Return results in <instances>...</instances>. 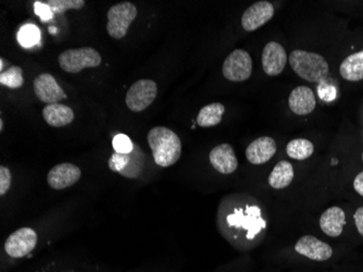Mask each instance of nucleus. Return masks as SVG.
<instances>
[{
	"label": "nucleus",
	"instance_id": "obj_27",
	"mask_svg": "<svg viewBox=\"0 0 363 272\" xmlns=\"http://www.w3.org/2000/svg\"><path fill=\"white\" fill-rule=\"evenodd\" d=\"M133 142L128 138V135L120 134L116 135L113 140H112V146H113L114 151L117 153H121V154H128L132 153L134 149Z\"/></svg>",
	"mask_w": 363,
	"mask_h": 272
},
{
	"label": "nucleus",
	"instance_id": "obj_32",
	"mask_svg": "<svg viewBox=\"0 0 363 272\" xmlns=\"http://www.w3.org/2000/svg\"><path fill=\"white\" fill-rule=\"evenodd\" d=\"M354 187L359 195L363 196V171L354 178Z\"/></svg>",
	"mask_w": 363,
	"mask_h": 272
},
{
	"label": "nucleus",
	"instance_id": "obj_18",
	"mask_svg": "<svg viewBox=\"0 0 363 272\" xmlns=\"http://www.w3.org/2000/svg\"><path fill=\"white\" fill-rule=\"evenodd\" d=\"M345 224H346V214L342 208L336 206L325 210L320 219L321 230L331 237L340 236L344 230Z\"/></svg>",
	"mask_w": 363,
	"mask_h": 272
},
{
	"label": "nucleus",
	"instance_id": "obj_34",
	"mask_svg": "<svg viewBox=\"0 0 363 272\" xmlns=\"http://www.w3.org/2000/svg\"><path fill=\"white\" fill-rule=\"evenodd\" d=\"M4 129V121L3 118L0 119V130L3 131Z\"/></svg>",
	"mask_w": 363,
	"mask_h": 272
},
{
	"label": "nucleus",
	"instance_id": "obj_17",
	"mask_svg": "<svg viewBox=\"0 0 363 272\" xmlns=\"http://www.w3.org/2000/svg\"><path fill=\"white\" fill-rule=\"evenodd\" d=\"M315 93L308 87H298L291 91L289 97V109L297 116H307L315 110Z\"/></svg>",
	"mask_w": 363,
	"mask_h": 272
},
{
	"label": "nucleus",
	"instance_id": "obj_26",
	"mask_svg": "<svg viewBox=\"0 0 363 272\" xmlns=\"http://www.w3.org/2000/svg\"><path fill=\"white\" fill-rule=\"evenodd\" d=\"M46 4L54 14L63 13L67 10L82 9L86 3L84 0H49V1H46Z\"/></svg>",
	"mask_w": 363,
	"mask_h": 272
},
{
	"label": "nucleus",
	"instance_id": "obj_35",
	"mask_svg": "<svg viewBox=\"0 0 363 272\" xmlns=\"http://www.w3.org/2000/svg\"><path fill=\"white\" fill-rule=\"evenodd\" d=\"M362 161H363V153H362Z\"/></svg>",
	"mask_w": 363,
	"mask_h": 272
},
{
	"label": "nucleus",
	"instance_id": "obj_6",
	"mask_svg": "<svg viewBox=\"0 0 363 272\" xmlns=\"http://www.w3.org/2000/svg\"><path fill=\"white\" fill-rule=\"evenodd\" d=\"M226 222L230 228L245 229L250 240L267 227L266 221L261 218L260 208L256 206H246L245 212L238 208L233 214H228Z\"/></svg>",
	"mask_w": 363,
	"mask_h": 272
},
{
	"label": "nucleus",
	"instance_id": "obj_22",
	"mask_svg": "<svg viewBox=\"0 0 363 272\" xmlns=\"http://www.w3.org/2000/svg\"><path fill=\"white\" fill-rule=\"evenodd\" d=\"M225 108L221 103H213L201 108L198 114L197 124L201 128L218 126L221 122Z\"/></svg>",
	"mask_w": 363,
	"mask_h": 272
},
{
	"label": "nucleus",
	"instance_id": "obj_24",
	"mask_svg": "<svg viewBox=\"0 0 363 272\" xmlns=\"http://www.w3.org/2000/svg\"><path fill=\"white\" fill-rule=\"evenodd\" d=\"M0 84L9 89H20L23 87V70L18 65L7 67L3 73H0Z\"/></svg>",
	"mask_w": 363,
	"mask_h": 272
},
{
	"label": "nucleus",
	"instance_id": "obj_16",
	"mask_svg": "<svg viewBox=\"0 0 363 272\" xmlns=\"http://www.w3.org/2000/svg\"><path fill=\"white\" fill-rule=\"evenodd\" d=\"M277 153V143L270 136H262L250 143L246 149V158L252 165L268 163Z\"/></svg>",
	"mask_w": 363,
	"mask_h": 272
},
{
	"label": "nucleus",
	"instance_id": "obj_3",
	"mask_svg": "<svg viewBox=\"0 0 363 272\" xmlns=\"http://www.w3.org/2000/svg\"><path fill=\"white\" fill-rule=\"evenodd\" d=\"M101 61V54L91 47L68 49L61 53L58 58L61 69L68 73H79L87 67H97Z\"/></svg>",
	"mask_w": 363,
	"mask_h": 272
},
{
	"label": "nucleus",
	"instance_id": "obj_33",
	"mask_svg": "<svg viewBox=\"0 0 363 272\" xmlns=\"http://www.w3.org/2000/svg\"><path fill=\"white\" fill-rule=\"evenodd\" d=\"M0 63H1V65H0V73H3L4 71H5V65H6L5 59H4V58L0 59Z\"/></svg>",
	"mask_w": 363,
	"mask_h": 272
},
{
	"label": "nucleus",
	"instance_id": "obj_31",
	"mask_svg": "<svg viewBox=\"0 0 363 272\" xmlns=\"http://www.w3.org/2000/svg\"><path fill=\"white\" fill-rule=\"evenodd\" d=\"M354 224H356L357 230L363 236V207L358 208L354 214Z\"/></svg>",
	"mask_w": 363,
	"mask_h": 272
},
{
	"label": "nucleus",
	"instance_id": "obj_11",
	"mask_svg": "<svg viewBox=\"0 0 363 272\" xmlns=\"http://www.w3.org/2000/svg\"><path fill=\"white\" fill-rule=\"evenodd\" d=\"M274 16V7L269 1H257L247 8L242 16V26L247 32H254L268 23Z\"/></svg>",
	"mask_w": 363,
	"mask_h": 272
},
{
	"label": "nucleus",
	"instance_id": "obj_5",
	"mask_svg": "<svg viewBox=\"0 0 363 272\" xmlns=\"http://www.w3.org/2000/svg\"><path fill=\"white\" fill-rule=\"evenodd\" d=\"M138 16V8L130 1L112 6L108 11L107 32L112 38L121 40Z\"/></svg>",
	"mask_w": 363,
	"mask_h": 272
},
{
	"label": "nucleus",
	"instance_id": "obj_30",
	"mask_svg": "<svg viewBox=\"0 0 363 272\" xmlns=\"http://www.w3.org/2000/svg\"><path fill=\"white\" fill-rule=\"evenodd\" d=\"M318 89H319L320 97L323 100H333L337 95L335 87L328 85V84L322 83Z\"/></svg>",
	"mask_w": 363,
	"mask_h": 272
},
{
	"label": "nucleus",
	"instance_id": "obj_9",
	"mask_svg": "<svg viewBox=\"0 0 363 272\" xmlns=\"http://www.w3.org/2000/svg\"><path fill=\"white\" fill-rule=\"evenodd\" d=\"M38 234L30 228H21L9 235L5 243V251L12 259H22L35 249Z\"/></svg>",
	"mask_w": 363,
	"mask_h": 272
},
{
	"label": "nucleus",
	"instance_id": "obj_2",
	"mask_svg": "<svg viewBox=\"0 0 363 272\" xmlns=\"http://www.w3.org/2000/svg\"><path fill=\"white\" fill-rule=\"evenodd\" d=\"M294 72L311 83L323 82L330 72L328 61L321 55L296 49L289 56Z\"/></svg>",
	"mask_w": 363,
	"mask_h": 272
},
{
	"label": "nucleus",
	"instance_id": "obj_8",
	"mask_svg": "<svg viewBox=\"0 0 363 272\" xmlns=\"http://www.w3.org/2000/svg\"><path fill=\"white\" fill-rule=\"evenodd\" d=\"M222 72L228 81H246L252 73V57L244 49H235L224 60Z\"/></svg>",
	"mask_w": 363,
	"mask_h": 272
},
{
	"label": "nucleus",
	"instance_id": "obj_20",
	"mask_svg": "<svg viewBox=\"0 0 363 272\" xmlns=\"http://www.w3.org/2000/svg\"><path fill=\"white\" fill-rule=\"evenodd\" d=\"M342 79L350 82H359L363 80V50L350 55L342 61L340 67Z\"/></svg>",
	"mask_w": 363,
	"mask_h": 272
},
{
	"label": "nucleus",
	"instance_id": "obj_21",
	"mask_svg": "<svg viewBox=\"0 0 363 272\" xmlns=\"http://www.w3.org/2000/svg\"><path fill=\"white\" fill-rule=\"evenodd\" d=\"M294 180V168L291 163L286 161L277 163L272 173L269 175V184L275 190H282L287 187Z\"/></svg>",
	"mask_w": 363,
	"mask_h": 272
},
{
	"label": "nucleus",
	"instance_id": "obj_14",
	"mask_svg": "<svg viewBox=\"0 0 363 272\" xmlns=\"http://www.w3.org/2000/svg\"><path fill=\"white\" fill-rule=\"evenodd\" d=\"M295 251L303 256L315 261H324L331 259L333 249L317 237L306 235L296 243Z\"/></svg>",
	"mask_w": 363,
	"mask_h": 272
},
{
	"label": "nucleus",
	"instance_id": "obj_12",
	"mask_svg": "<svg viewBox=\"0 0 363 272\" xmlns=\"http://www.w3.org/2000/svg\"><path fill=\"white\" fill-rule=\"evenodd\" d=\"M81 169L77 165L69 163H59L49 171L47 182L52 189H68L81 179Z\"/></svg>",
	"mask_w": 363,
	"mask_h": 272
},
{
	"label": "nucleus",
	"instance_id": "obj_28",
	"mask_svg": "<svg viewBox=\"0 0 363 272\" xmlns=\"http://www.w3.org/2000/svg\"><path fill=\"white\" fill-rule=\"evenodd\" d=\"M11 173L8 168L1 165L0 167V195L4 196L9 191L11 186Z\"/></svg>",
	"mask_w": 363,
	"mask_h": 272
},
{
	"label": "nucleus",
	"instance_id": "obj_1",
	"mask_svg": "<svg viewBox=\"0 0 363 272\" xmlns=\"http://www.w3.org/2000/svg\"><path fill=\"white\" fill-rule=\"evenodd\" d=\"M155 163L167 168L177 163L182 154V143L177 134L166 126H156L147 135Z\"/></svg>",
	"mask_w": 363,
	"mask_h": 272
},
{
	"label": "nucleus",
	"instance_id": "obj_23",
	"mask_svg": "<svg viewBox=\"0 0 363 272\" xmlns=\"http://www.w3.org/2000/svg\"><path fill=\"white\" fill-rule=\"evenodd\" d=\"M315 151V146L306 138H296L287 144L286 153L295 161H305L311 157Z\"/></svg>",
	"mask_w": 363,
	"mask_h": 272
},
{
	"label": "nucleus",
	"instance_id": "obj_19",
	"mask_svg": "<svg viewBox=\"0 0 363 272\" xmlns=\"http://www.w3.org/2000/svg\"><path fill=\"white\" fill-rule=\"evenodd\" d=\"M43 118L50 126L61 128L69 126L74 120V112L68 106L62 104H50L43 109Z\"/></svg>",
	"mask_w": 363,
	"mask_h": 272
},
{
	"label": "nucleus",
	"instance_id": "obj_10",
	"mask_svg": "<svg viewBox=\"0 0 363 272\" xmlns=\"http://www.w3.org/2000/svg\"><path fill=\"white\" fill-rule=\"evenodd\" d=\"M33 91L36 97L47 105L59 103L67 98L58 82L49 73H42L35 77L33 82Z\"/></svg>",
	"mask_w": 363,
	"mask_h": 272
},
{
	"label": "nucleus",
	"instance_id": "obj_7",
	"mask_svg": "<svg viewBox=\"0 0 363 272\" xmlns=\"http://www.w3.org/2000/svg\"><path fill=\"white\" fill-rule=\"evenodd\" d=\"M158 94L156 82L152 80H140L128 89L125 103L130 111H144L150 107Z\"/></svg>",
	"mask_w": 363,
	"mask_h": 272
},
{
	"label": "nucleus",
	"instance_id": "obj_4",
	"mask_svg": "<svg viewBox=\"0 0 363 272\" xmlns=\"http://www.w3.org/2000/svg\"><path fill=\"white\" fill-rule=\"evenodd\" d=\"M146 161V155L138 145H134L132 153L121 154V153H113L110 157V170L113 173H120L122 177L128 179H138L142 175L143 170Z\"/></svg>",
	"mask_w": 363,
	"mask_h": 272
},
{
	"label": "nucleus",
	"instance_id": "obj_29",
	"mask_svg": "<svg viewBox=\"0 0 363 272\" xmlns=\"http://www.w3.org/2000/svg\"><path fill=\"white\" fill-rule=\"evenodd\" d=\"M34 9H35V13L38 16H40L43 20H49L52 18V12L49 8V6L46 3H42V1H35L34 5Z\"/></svg>",
	"mask_w": 363,
	"mask_h": 272
},
{
	"label": "nucleus",
	"instance_id": "obj_25",
	"mask_svg": "<svg viewBox=\"0 0 363 272\" xmlns=\"http://www.w3.org/2000/svg\"><path fill=\"white\" fill-rule=\"evenodd\" d=\"M40 32L34 24H26L22 26L18 34V40L24 47L34 46L40 42Z\"/></svg>",
	"mask_w": 363,
	"mask_h": 272
},
{
	"label": "nucleus",
	"instance_id": "obj_13",
	"mask_svg": "<svg viewBox=\"0 0 363 272\" xmlns=\"http://www.w3.org/2000/svg\"><path fill=\"white\" fill-rule=\"evenodd\" d=\"M287 55L284 47L277 42H270L263 48L262 67L269 77H277L284 71Z\"/></svg>",
	"mask_w": 363,
	"mask_h": 272
},
{
	"label": "nucleus",
	"instance_id": "obj_15",
	"mask_svg": "<svg viewBox=\"0 0 363 272\" xmlns=\"http://www.w3.org/2000/svg\"><path fill=\"white\" fill-rule=\"evenodd\" d=\"M209 161L212 167L222 175H230L238 169L235 151L230 144H220L214 147L210 151Z\"/></svg>",
	"mask_w": 363,
	"mask_h": 272
}]
</instances>
